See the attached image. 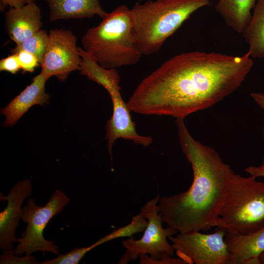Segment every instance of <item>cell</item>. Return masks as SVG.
Returning a JSON list of instances; mask_svg holds the SVG:
<instances>
[{
  "instance_id": "3957f363",
  "label": "cell",
  "mask_w": 264,
  "mask_h": 264,
  "mask_svg": "<svg viewBox=\"0 0 264 264\" xmlns=\"http://www.w3.org/2000/svg\"><path fill=\"white\" fill-rule=\"evenodd\" d=\"M211 0H156L135 4L131 9L132 32L142 55L158 52L166 40Z\"/></svg>"
},
{
  "instance_id": "ba28073f",
  "label": "cell",
  "mask_w": 264,
  "mask_h": 264,
  "mask_svg": "<svg viewBox=\"0 0 264 264\" xmlns=\"http://www.w3.org/2000/svg\"><path fill=\"white\" fill-rule=\"evenodd\" d=\"M226 231L217 227L215 232L179 233L168 239L177 257L187 264H229L230 255L224 241Z\"/></svg>"
},
{
  "instance_id": "4316f807",
  "label": "cell",
  "mask_w": 264,
  "mask_h": 264,
  "mask_svg": "<svg viewBox=\"0 0 264 264\" xmlns=\"http://www.w3.org/2000/svg\"><path fill=\"white\" fill-rule=\"evenodd\" d=\"M263 137L264 138V126L263 128ZM262 165L264 166V157L263 158V160Z\"/></svg>"
},
{
  "instance_id": "603a6c76",
  "label": "cell",
  "mask_w": 264,
  "mask_h": 264,
  "mask_svg": "<svg viewBox=\"0 0 264 264\" xmlns=\"http://www.w3.org/2000/svg\"><path fill=\"white\" fill-rule=\"evenodd\" d=\"M36 0H0V10H3L4 9L9 6L12 8H20L27 4L35 2Z\"/></svg>"
},
{
  "instance_id": "e0dca14e",
  "label": "cell",
  "mask_w": 264,
  "mask_h": 264,
  "mask_svg": "<svg viewBox=\"0 0 264 264\" xmlns=\"http://www.w3.org/2000/svg\"><path fill=\"white\" fill-rule=\"evenodd\" d=\"M48 42V34L44 29H40L34 35L11 50V53H17L20 50H24L34 55L41 63L44 55Z\"/></svg>"
},
{
  "instance_id": "44dd1931",
  "label": "cell",
  "mask_w": 264,
  "mask_h": 264,
  "mask_svg": "<svg viewBox=\"0 0 264 264\" xmlns=\"http://www.w3.org/2000/svg\"><path fill=\"white\" fill-rule=\"evenodd\" d=\"M17 54L23 73L26 72H32L37 66H41L37 58L29 52L20 50Z\"/></svg>"
},
{
  "instance_id": "7402d4cb",
  "label": "cell",
  "mask_w": 264,
  "mask_h": 264,
  "mask_svg": "<svg viewBox=\"0 0 264 264\" xmlns=\"http://www.w3.org/2000/svg\"><path fill=\"white\" fill-rule=\"evenodd\" d=\"M21 69L17 53L12 54L0 61V71L15 74Z\"/></svg>"
},
{
  "instance_id": "30bf717a",
  "label": "cell",
  "mask_w": 264,
  "mask_h": 264,
  "mask_svg": "<svg viewBox=\"0 0 264 264\" xmlns=\"http://www.w3.org/2000/svg\"><path fill=\"white\" fill-rule=\"evenodd\" d=\"M32 192L31 182L24 179L14 184L6 196L0 194V200L7 201L6 207L0 213V247L2 251L15 249L13 243L18 241L15 233L23 215L22 205Z\"/></svg>"
},
{
  "instance_id": "277c9868",
  "label": "cell",
  "mask_w": 264,
  "mask_h": 264,
  "mask_svg": "<svg viewBox=\"0 0 264 264\" xmlns=\"http://www.w3.org/2000/svg\"><path fill=\"white\" fill-rule=\"evenodd\" d=\"M84 50L105 68H116L136 64L142 55L132 32L131 9L120 5L82 37Z\"/></svg>"
},
{
  "instance_id": "52a82bcc",
  "label": "cell",
  "mask_w": 264,
  "mask_h": 264,
  "mask_svg": "<svg viewBox=\"0 0 264 264\" xmlns=\"http://www.w3.org/2000/svg\"><path fill=\"white\" fill-rule=\"evenodd\" d=\"M159 195L151 199L140 209L139 213L148 220V224L142 237L139 240L129 238L122 241L126 251L121 257L119 264H128L136 260L141 254H148L153 259L161 254L167 253L174 256L175 250L167 239L178 232L169 226L164 228L161 214L158 206Z\"/></svg>"
},
{
  "instance_id": "2e32d148",
  "label": "cell",
  "mask_w": 264,
  "mask_h": 264,
  "mask_svg": "<svg viewBox=\"0 0 264 264\" xmlns=\"http://www.w3.org/2000/svg\"><path fill=\"white\" fill-rule=\"evenodd\" d=\"M251 57L264 58V0H258L251 19L242 33Z\"/></svg>"
},
{
  "instance_id": "7a4b0ae2",
  "label": "cell",
  "mask_w": 264,
  "mask_h": 264,
  "mask_svg": "<svg viewBox=\"0 0 264 264\" xmlns=\"http://www.w3.org/2000/svg\"><path fill=\"white\" fill-rule=\"evenodd\" d=\"M176 124L193 180L186 191L159 198V212L163 222L179 233L208 230L216 227L233 171L213 149L193 138L184 119H176Z\"/></svg>"
},
{
  "instance_id": "6da1fadb",
  "label": "cell",
  "mask_w": 264,
  "mask_h": 264,
  "mask_svg": "<svg viewBox=\"0 0 264 264\" xmlns=\"http://www.w3.org/2000/svg\"><path fill=\"white\" fill-rule=\"evenodd\" d=\"M253 63L248 52L233 56L194 51L176 55L140 82L128 106L140 114L184 119L235 91Z\"/></svg>"
},
{
  "instance_id": "7c38bea8",
  "label": "cell",
  "mask_w": 264,
  "mask_h": 264,
  "mask_svg": "<svg viewBox=\"0 0 264 264\" xmlns=\"http://www.w3.org/2000/svg\"><path fill=\"white\" fill-rule=\"evenodd\" d=\"M47 80L40 72L33 78L30 85L0 110V114L5 117L3 128L15 125L32 106L48 104L49 95L45 91V84Z\"/></svg>"
},
{
  "instance_id": "cb8c5ba5",
  "label": "cell",
  "mask_w": 264,
  "mask_h": 264,
  "mask_svg": "<svg viewBox=\"0 0 264 264\" xmlns=\"http://www.w3.org/2000/svg\"><path fill=\"white\" fill-rule=\"evenodd\" d=\"M245 171L251 176L255 177H264V166H249L245 169Z\"/></svg>"
},
{
  "instance_id": "9c48e42d",
  "label": "cell",
  "mask_w": 264,
  "mask_h": 264,
  "mask_svg": "<svg viewBox=\"0 0 264 264\" xmlns=\"http://www.w3.org/2000/svg\"><path fill=\"white\" fill-rule=\"evenodd\" d=\"M78 47L71 30H50L41 72L47 79L55 76L60 81H65L72 71L79 69L82 58Z\"/></svg>"
},
{
  "instance_id": "8992f818",
  "label": "cell",
  "mask_w": 264,
  "mask_h": 264,
  "mask_svg": "<svg viewBox=\"0 0 264 264\" xmlns=\"http://www.w3.org/2000/svg\"><path fill=\"white\" fill-rule=\"evenodd\" d=\"M70 199L63 190L57 189L52 195L47 203L43 206L37 205L33 198H29L25 206L22 207V219L27 223L22 237L18 239V244L14 249V254L21 256H29L37 251L59 255V249L55 242L46 240L43 232L50 220L61 212L69 203Z\"/></svg>"
},
{
  "instance_id": "8fae6325",
  "label": "cell",
  "mask_w": 264,
  "mask_h": 264,
  "mask_svg": "<svg viewBox=\"0 0 264 264\" xmlns=\"http://www.w3.org/2000/svg\"><path fill=\"white\" fill-rule=\"evenodd\" d=\"M41 11L35 2L18 8L10 7L5 14V29L16 45H19L41 29Z\"/></svg>"
},
{
  "instance_id": "9a60e30c",
  "label": "cell",
  "mask_w": 264,
  "mask_h": 264,
  "mask_svg": "<svg viewBox=\"0 0 264 264\" xmlns=\"http://www.w3.org/2000/svg\"><path fill=\"white\" fill-rule=\"evenodd\" d=\"M258 0H218L215 10L226 24L242 34L248 24Z\"/></svg>"
},
{
  "instance_id": "ffe728a7",
  "label": "cell",
  "mask_w": 264,
  "mask_h": 264,
  "mask_svg": "<svg viewBox=\"0 0 264 264\" xmlns=\"http://www.w3.org/2000/svg\"><path fill=\"white\" fill-rule=\"evenodd\" d=\"M139 258L140 264H187L181 258H174L167 253L161 254L155 259H151L148 254H141Z\"/></svg>"
},
{
  "instance_id": "5bb4252c",
  "label": "cell",
  "mask_w": 264,
  "mask_h": 264,
  "mask_svg": "<svg viewBox=\"0 0 264 264\" xmlns=\"http://www.w3.org/2000/svg\"><path fill=\"white\" fill-rule=\"evenodd\" d=\"M49 8V20L90 18L97 15L102 19L108 14L99 0H44Z\"/></svg>"
},
{
  "instance_id": "484cf974",
  "label": "cell",
  "mask_w": 264,
  "mask_h": 264,
  "mask_svg": "<svg viewBox=\"0 0 264 264\" xmlns=\"http://www.w3.org/2000/svg\"><path fill=\"white\" fill-rule=\"evenodd\" d=\"M259 259L261 264H264V252L260 256Z\"/></svg>"
},
{
  "instance_id": "5b68a950",
  "label": "cell",
  "mask_w": 264,
  "mask_h": 264,
  "mask_svg": "<svg viewBox=\"0 0 264 264\" xmlns=\"http://www.w3.org/2000/svg\"><path fill=\"white\" fill-rule=\"evenodd\" d=\"M216 227L226 232L244 235L264 227V182L234 172L228 180L225 198Z\"/></svg>"
},
{
  "instance_id": "4fadbf2b",
  "label": "cell",
  "mask_w": 264,
  "mask_h": 264,
  "mask_svg": "<svg viewBox=\"0 0 264 264\" xmlns=\"http://www.w3.org/2000/svg\"><path fill=\"white\" fill-rule=\"evenodd\" d=\"M224 241L230 255L229 264H261L264 252V227L244 234L225 233Z\"/></svg>"
},
{
  "instance_id": "ac0fdd59",
  "label": "cell",
  "mask_w": 264,
  "mask_h": 264,
  "mask_svg": "<svg viewBox=\"0 0 264 264\" xmlns=\"http://www.w3.org/2000/svg\"><path fill=\"white\" fill-rule=\"evenodd\" d=\"M92 249L93 248L91 245L75 247L67 253L59 254L53 259H46L45 261L40 262V264H78L83 257Z\"/></svg>"
},
{
  "instance_id": "d4e9b609",
  "label": "cell",
  "mask_w": 264,
  "mask_h": 264,
  "mask_svg": "<svg viewBox=\"0 0 264 264\" xmlns=\"http://www.w3.org/2000/svg\"><path fill=\"white\" fill-rule=\"evenodd\" d=\"M250 95L255 102L264 110V93L252 92Z\"/></svg>"
},
{
  "instance_id": "d6986e66",
  "label": "cell",
  "mask_w": 264,
  "mask_h": 264,
  "mask_svg": "<svg viewBox=\"0 0 264 264\" xmlns=\"http://www.w3.org/2000/svg\"><path fill=\"white\" fill-rule=\"evenodd\" d=\"M14 249L3 251L0 256V264H40L32 255L21 257L15 255Z\"/></svg>"
}]
</instances>
